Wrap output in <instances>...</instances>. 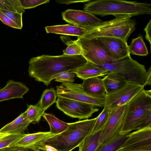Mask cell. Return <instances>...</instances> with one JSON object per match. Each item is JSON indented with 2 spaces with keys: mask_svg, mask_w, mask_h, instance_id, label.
Wrapping results in <instances>:
<instances>
[{
  "mask_svg": "<svg viewBox=\"0 0 151 151\" xmlns=\"http://www.w3.org/2000/svg\"><path fill=\"white\" fill-rule=\"evenodd\" d=\"M109 113L110 111L108 109H103L102 111L96 117V121L91 134H94L103 129L108 121Z\"/></svg>",
  "mask_w": 151,
  "mask_h": 151,
  "instance_id": "cell-27",
  "label": "cell"
},
{
  "mask_svg": "<svg viewBox=\"0 0 151 151\" xmlns=\"http://www.w3.org/2000/svg\"><path fill=\"white\" fill-rule=\"evenodd\" d=\"M63 19L78 27L89 29L99 25L103 21L94 15L84 11L68 9L62 13Z\"/></svg>",
  "mask_w": 151,
  "mask_h": 151,
  "instance_id": "cell-12",
  "label": "cell"
},
{
  "mask_svg": "<svg viewBox=\"0 0 151 151\" xmlns=\"http://www.w3.org/2000/svg\"><path fill=\"white\" fill-rule=\"evenodd\" d=\"M58 97L91 104L96 107H104L105 96H96L87 93L83 89L81 84L62 83L56 86Z\"/></svg>",
  "mask_w": 151,
  "mask_h": 151,
  "instance_id": "cell-7",
  "label": "cell"
},
{
  "mask_svg": "<svg viewBox=\"0 0 151 151\" xmlns=\"http://www.w3.org/2000/svg\"><path fill=\"white\" fill-rule=\"evenodd\" d=\"M31 123L27 119L26 111L0 129V133L9 134H23Z\"/></svg>",
  "mask_w": 151,
  "mask_h": 151,
  "instance_id": "cell-17",
  "label": "cell"
},
{
  "mask_svg": "<svg viewBox=\"0 0 151 151\" xmlns=\"http://www.w3.org/2000/svg\"><path fill=\"white\" fill-rule=\"evenodd\" d=\"M33 150L36 151H58L52 146L45 144V142L36 146Z\"/></svg>",
  "mask_w": 151,
  "mask_h": 151,
  "instance_id": "cell-38",
  "label": "cell"
},
{
  "mask_svg": "<svg viewBox=\"0 0 151 151\" xmlns=\"http://www.w3.org/2000/svg\"><path fill=\"white\" fill-rule=\"evenodd\" d=\"M83 80L82 87L86 92L96 96H102L105 94V90L102 79L96 77Z\"/></svg>",
  "mask_w": 151,
  "mask_h": 151,
  "instance_id": "cell-21",
  "label": "cell"
},
{
  "mask_svg": "<svg viewBox=\"0 0 151 151\" xmlns=\"http://www.w3.org/2000/svg\"><path fill=\"white\" fill-rule=\"evenodd\" d=\"M97 118L68 123L67 128L61 133L50 137L45 141L58 151H71L78 147L90 134Z\"/></svg>",
  "mask_w": 151,
  "mask_h": 151,
  "instance_id": "cell-3",
  "label": "cell"
},
{
  "mask_svg": "<svg viewBox=\"0 0 151 151\" xmlns=\"http://www.w3.org/2000/svg\"><path fill=\"white\" fill-rule=\"evenodd\" d=\"M151 112V90H142L128 103L121 135L128 134Z\"/></svg>",
  "mask_w": 151,
  "mask_h": 151,
  "instance_id": "cell-5",
  "label": "cell"
},
{
  "mask_svg": "<svg viewBox=\"0 0 151 151\" xmlns=\"http://www.w3.org/2000/svg\"><path fill=\"white\" fill-rule=\"evenodd\" d=\"M105 94H108L122 88L128 81L123 76L117 73L109 72L102 78Z\"/></svg>",
  "mask_w": 151,
  "mask_h": 151,
  "instance_id": "cell-19",
  "label": "cell"
},
{
  "mask_svg": "<svg viewBox=\"0 0 151 151\" xmlns=\"http://www.w3.org/2000/svg\"><path fill=\"white\" fill-rule=\"evenodd\" d=\"M101 130L94 134L87 135L78 146V151H96L100 145Z\"/></svg>",
  "mask_w": 151,
  "mask_h": 151,
  "instance_id": "cell-25",
  "label": "cell"
},
{
  "mask_svg": "<svg viewBox=\"0 0 151 151\" xmlns=\"http://www.w3.org/2000/svg\"><path fill=\"white\" fill-rule=\"evenodd\" d=\"M0 151H36L35 150L23 147L9 146L0 149Z\"/></svg>",
  "mask_w": 151,
  "mask_h": 151,
  "instance_id": "cell-39",
  "label": "cell"
},
{
  "mask_svg": "<svg viewBox=\"0 0 151 151\" xmlns=\"http://www.w3.org/2000/svg\"><path fill=\"white\" fill-rule=\"evenodd\" d=\"M11 7L15 12L23 14L25 12V9L22 7L20 0H9Z\"/></svg>",
  "mask_w": 151,
  "mask_h": 151,
  "instance_id": "cell-35",
  "label": "cell"
},
{
  "mask_svg": "<svg viewBox=\"0 0 151 151\" xmlns=\"http://www.w3.org/2000/svg\"><path fill=\"white\" fill-rule=\"evenodd\" d=\"M76 41L81 47L82 55L87 61L101 66L114 61L99 38L86 39L78 37Z\"/></svg>",
  "mask_w": 151,
  "mask_h": 151,
  "instance_id": "cell-8",
  "label": "cell"
},
{
  "mask_svg": "<svg viewBox=\"0 0 151 151\" xmlns=\"http://www.w3.org/2000/svg\"><path fill=\"white\" fill-rule=\"evenodd\" d=\"M151 20H150L149 22L147 23L145 27L144 30L145 32V37L149 42L150 45V48L151 45Z\"/></svg>",
  "mask_w": 151,
  "mask_h": 151,
  "instance_id": "cell-40",
  "label": "cell"
},
{
  "mask_svg": "<svg viewBox=\"0 0 151 151\" xmlns=\"http://www.w3.org/2000/svg\"><path fill=\"white\" fill-rule=\"evenodd\" d=\"M0 20L4 24L11 27L20 29V28L8 17L0 11Z\"/></svg>",
  "mask_w": 151,
  "mask_h": 151,
  "instance_id": "cell-37",
  "label": "cell"
},
{
  "mask_svg": "<svg viewBox=\"0 0 151 151\" xmlns=\"http://www.w3.org/2000/svg\"><path fill=\"white\" fill-rule=\"evenodd\" d=\"M27 108L26 110L27 117L31 123H38L40 121L41 116L40 109L37 105H27Z\"/></svg>",
  "mask_w": 151,
  "mask_h": 151,
  "instance_id": "cell-30",
  "label": "cell"
},
{
  "mask_svg": "<svg viewBox=\"0 0 151 151\" xmlns=\"http://www.w3.org/2000/svg\"><path fill=\"white\" fill-rule=\"evenodd\" d=\"M22 7L25 9L35 8L41 4L48 3L50 0H20Z\"/></svg>",
  "mask_w": 151,
  "mask_h": 151,
  "instance_id": "cell-33",
  "label": "cell"
},
{
  "mask_svg": "<svg viewBox=\"0 0 151 151\" xmlns=\"http://www.w3.org/2000/svg\"><path fill=\"white\" fill-rule=\"evenodd\" d=\"M99 38L104 45L109 56L114 60L130 54L128 51L127 43L122 40L111 37Z\"/></svg>",
  "mask_w": 151,
  "mask_h": 151,
  "instance_id": "cell-13",
  "label": "cell"
},
{
  "mask_svg": "<svg viewBox=\"0 0 151 151\" xmlns=\"http://www.w3.org/2000/svg\"><path fill=\"white\" fill-rule=\"evenodd\" d=\"M91 1L89 0H56L58 3L63 4H68L71 3H78V2H88Z\"/></svg>",
  "mask_w": 151,
  "mask_h": 151,
  "instance_id": "cell-42",
  "label": "cell"
},
{
  "mask_svg": "<svg viewBox=\"0 0 151 151\" xmlns=\"http://www.w3.org/2000/svg\"><path fill=\"white\" fill-rule=\"evenodd\" d=\"M75 75L73 71L63 72L53 76L50 80L51 81L55 79V81L63 83H73L75 80Z\"/></svg>",
  "mask_w": 151,
  "mask_h": 151,
  "instance_id": "cell-31",
  "label": "cell"
},
{
  "mask_svg": "<svg viewBox=\"0 0 151 151\" xmlns=\"http://www.w3.org/2000/svg\"><path fill=\"white\" fill-rule=\"evenodd\" d=\"M129 138L128 134H119L106 142L100 144L96 151H119Z\"/></svg>",
  "mask_w": 151,
  "mask_h": 151,
  "instance_id": "cell-22",
  "label": "cell"
},
{
  "mask_svg": "<svg viewBox=\"0 0 151 151\" xmlns=\"http://www.w3.org/2000/svg\"><path fill=\"white\" fill-rule=\"evenodd\" d=\"M99 66L109 72H115L123 76L128 82L144 87L146 85L147 71L145 65L133 59L130 54Z\"/></svg>",
  "mask_w": 151,
  "mask_h": 151,
  "instance_id": "cell-6",
  "label": "cell"
},
{
  "mask_svg": "<svg viewBox=\"0 0 151 151\" xmlns=\"http://www.w3.org/2000/svg\"><path fill=\"white\" fill-rule=\"evenodd\" d=\"M151 84V67H150L146 74V85H150Z\"/></svg>",
  "mask_w": 151,
  "mask_h": 151,
  "instance_id": "cell-43",
  "label": "cell"
},
{
  "mask_svg": "<svg viewBox=\"0 0 151 151\" xmlns=\"http://www.w3.org/2000/svg\"><path fill=\"white\" fill-rule=\"evenodd\" d=\"M24 134H9L0 133V149L9 147Z\"/></svg>",
  "mask_w": 151,
  "mask_h": 151,
  "instance_id": "cell-28",
  "label": "cell"
},
{
  "mask_svg": "<svg viewBox=\"0 0 151 151\" xmlns=\"http://www.w3.org/2000/svg\"><path fill=\"white\" fill-rule=\"evenodd\" d=\"M56 107L66 115L80 119H87L99 109L87 103L58 97Z\"/></svg>",
  "mask_w": 151,
  "mask_h": 151,
  "instance_id": "cell-10",
  "label": "cell"
},
{
  "mask_svg": "<svg viewBox=\"0 0 151 151\" xmlns=\"http://www.w3.org/2000/svg\"><path fill=\"white\" fill-rule=\"evenodd\" d=\"M127 108V104L110 111L108 121L101 131L100 144L119 134L124 122Z\"/></svg>",
  "mask_w": 151,
  "mask_h": 151,
  "instance_id": "cell-11",
  "label": "cell"
},
{
  "mask_svg": "<svg viewBox=\"0 0 151 151\" xmlns=\"http://www.w3.org/2000/svg\"><path fill=\"white\" fill-rule=\"evenodd\" d=\"M43 117L49 124L52 134L57 135L65 131L67 128L68 123L63 122L57 118L54 115L44 113Z\"/></svg>",
  "mask_w": 151,
  "mask_h": 151,
  "instance_id": "cell-24",
  "label": "cell"
},
{
  "mask_svg": "<svg viewBox=\"0 0 151 151\" xmlns=\"http://www.w3.org/2000/svg\"><path fill=\"white\" fill-rule=\"evenodd\" d=\"M87 61L82 55L44 54L30 59L29 74L36 81L47 86L50 84L51 78L53 76L63 72L73 71Z\"/></svg>",
  "mask_w": 151,
  "mask_h": 151,
  "instance_id": "cell-1",
  "label": "cell"
},
{
  "mask_svg": "<svg viewBox=\"0 0 151 151\" xmlns=\"http://www.w3.org/2000/svg\"><path fill=\"white\" fill-rule=\"evenodd\" d=\"M84 11L94 15H129L132 17L151 14V4L124 0H96L85 4Z\"/></svg>",
  "mask_w": 151,
  "mask_h": 151,
  "instance_id": "cell-2",
  "label": "cell"
},
{
  "mask_svg": "<svg viewBox=\"0 0 151 151\" xmlns=\"http://www.w3.org/2000/svg\"><path fill=\"white\" fill-rule=\"evenodd\" d=\"M119 151H151V143L126 147Z\"/></svg>",
  "mask_w": 151,
  "mask_h": 151,
  "instance_id": "cell-34",
  "label": "cell"
},
{
  "mask_svg": "<svg viewBox=\"0 0 151 151\" xmlns=\"http://www.w3.org/2000/svg\"><path fill=\"white\" fill-rule=\"evenodd\" d=\"M150 126H151V112L147 115L134 130H139Z\"/></svg>",
  "mask_w": 151,
  "mask_h": 151,
  "instance_id": "cell-36",
  "label": "cell"
},
{
  "mask_svg": "<svg viewBox=\"0 0 151 151\" xmlns=\"http://www.w3.org/2000/svg\"><path fill=\"white\" fill-rule=\"evenodd\" d=\"M144 86L128 82L122 88L108 94H105L104 108L110 111L127 104L132 98L144 89Z\"/></svg>",
  "mask_w": 151,
  "mask_h": 151,
  "instance_id": "cell-9",
  "label": "cell"
},
{
  "mask_svg": "<svg viewBox=\"0 0 151 151\" xmlns=\"http://www.w3.org/2000/svg\"><path fill=\"white\" fill-rule=\"evenodd\" d=\"M55 135L50 132H38L25 134L9 146L27 148L32 150Z\"/></svg>",
  "mask_w": 151,
  "mask_h": 151,
  "instance_id": "cell-14",
  "label": "cell"
},
{
  "mask_svg": "<svg viewBox=\"0 0 151 151\" xmlns=\"http://www.w3.org/2000/svg\"><path fill=\"white\" fill-rule=\"evenodd\" d=\"M73 71L78 77L83 80L104 76L109 72L108 70L87 61Z\"/></svg>",
  "mask_w": 151,
  "mask_h": 151,
  "instance_id": "cell-16",
  "label": "cell"
},
{
  "mask_svg": "<svg viewBox=\"0 0 151 151\" xmlns=\"http://www.w3.org/2000/svg\"><path fill=\"white\" fill-rule=\"evenodd\" d=\"M0 9L15 12L7 4L6 0H0Z\"/></svg>",
  "mask_w": 151,
  "mask_h": 151,
  "instance_id": "cell-41",
  "label": "cell"
},
{
  "mask_svg": "<svg viewBox=\"0 0 151 151\" xmlns=\"http://www.w3.org/2000/svg\"><path fill=\"white\" fill-rule=\"evenodd\" d=\"M45 29L47 33H51L78 37L84 35L88 30V29L70 24L47 26Z\"/></svg>",
  "mask_w": 151,
  "mask_h": 151,
  "instance_id": "cell-18",
  "label": "cell"
},
{
  "mask_svg": "<svg viewBox=\"0 0 151 151\" xmlns=\"http://www.w3.org/2000/svg\"><path fill=\"white\" fill-rule=\"evenodd\" d=\"M57 96L56 91L53 88L46 89L44 91L37 104L42 116L45 111L56 102Z\"/></svg>",
  "mask_w": 151,
  "mask_h": 151,
  "instance_id": "cell-23",
  "label": "cell"
},
{
  "mask_svg": "<svg viewBox=\"0 0 151 151\" xmlns=\"http://www.w3.org/2000/svg\"><path fill=\"white\" fill-rule=\"evenodd\" d=\"M29 88L22 83L12 80L8 81L6 86L0 89V102L14 98L23 99Z\"/></svg>",
  "mask_w": 151,
  "mask_h": 151,
  "instance_id": "cell-15",
  "label": "cell"
},
{
  "mask_svg": "<svg viewBox=\"0 0 151 151\" xmlns=\"http://www.w3.org/2000/svg\"><path fill=\"white\" fill-rule=\"evenodd\" d=\"M63 42L68 46L63 50V54L69 55H82L81 47L76 40H65Z\"/></svg>",
  "mask_w": 151,
  "mask_h": 151,
  "instance_id": "cell-29",
  "label": "cell"
},
{
  "mask_svg": "<svg viewBox=\"0 0 151 151\" xmlns=\"http://www.w3.org/2000/svg\"><path fill=\"white\" fill-rule=\"evenodd\" d=\"M0 11L8 17L21 29L23 26L22 14L0 9Z\"/></svg>",
  "mask_w": 151,
  "mask_h": 151,
  "instance_id": "cell-32",
  "label": "cell"
},
{
  "mask_svg": "<svg viewBox=\"0 0 151 151\" xmlns=\"http://www.w3.org/2000/svg\"><path fill=\"white\" fill-rule=\"evenodd\" d=\"M109 21H103L97 26L88 29L82 37L92 39L111 37L120 39L127 43L128 37L135 30L136 22L129 15H118Z\"/></svg>",
  "mask_w": 151,
  "mask_h": 151,
  "instance_id": "cell-4",
  "label": "cell"
},
{
  "mask_svg": "<svg viewBox=\"0 0 151 151\" xmlns=\"http://www.w3.org/2000/svg\"><path fill=\"white\" fill-rule=\"evenodd\" d=\"M128 48L130 54L145 56L149 54L142 35H139L137 38L132 39Z\"/></svg>",
  "mask_w": 151,
  "mask_h": 151,
  "instance_id": "cell-26",
  "label": "cell"
},
{
  "mask_svg": "<svg viewBox=\"0 0 151 151\" xmlns=\"http://www.w3.org/2000/svg\"><path fill=\"white\" fill-rule=\"evenodd\" d=\"M128 135L129 138L122 148L130 146L151 143V126L137 130L128 134Z\"/></svg>",
  "mask_w": 151,
  "mask_h": 151,
  "instance_id": "cell-20",
  "label": "cell"
}]
</instances>
